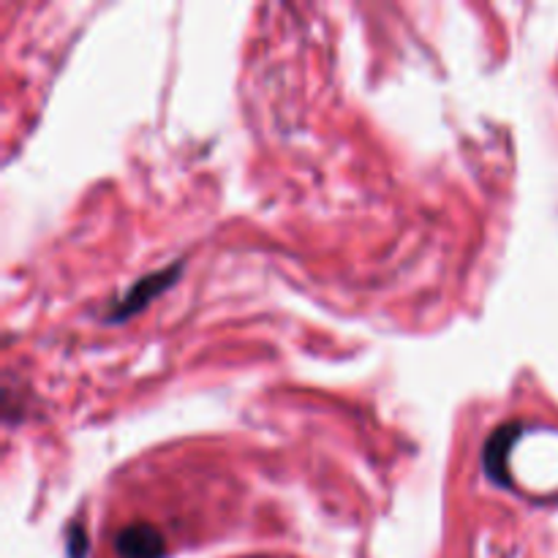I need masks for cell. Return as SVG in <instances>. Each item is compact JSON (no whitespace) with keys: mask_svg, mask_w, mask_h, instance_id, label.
I'll use <instances>...</instances> for the list:
<instances>
[{"mask_svg":"<svg viewBox=\"0 0 558 558\" xmlns=\"http://www.w3.org/2000/svg\"><path fill=\"white\" fill-rule=\"evenodd\" d=\"M518 434H521V425H505V428L496 430L490 436L488 447H485V472L490 474V480L499 485L510 483V472H507V456H510V447L515 445Z\"/></svg>","mask_w":558,"mask_h":558,"instance_id":"7a4b0ae2","label":"cell"},{"mask_svg":"<svg viewBox=\"0 0 558 558\" xmlns=\"http://www.w3.org/2000/svg\"><path fill=\"white\" fill-rule=\"evenodd\" d=\"M114 550L120 558H161L167 545H163L161 532L150 523H131L114 537Z\"/></svg>","mask_w":558,"mask_h":558,"instance_id":"6da1fadb","label":"cell"},{"mask_svg":"<svg viewBox=\"0 0 558 558\" xmlns=\"http://www.w3.org/2000/svg\"><path fill=\"white\" fill-rule=\"evenodd\" d=\"M178 272H180V267H169V270H163L161 276L145 278L142 283H136L134 292H129V298L120 303L118 316H129V314H134L136 308H142V305H145L153 294H158L161 289H167L169 281H172V278H178Z\"/></svg>","mask_w":558,"mask_h":558,"instance_id":"3957f363","label":"cell"}]
</instances>
